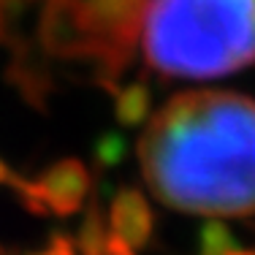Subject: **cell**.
Returning <instances> with one entry per match:
<instances>
[{
    "instance_id": "cell-1",
    "label": "cell",
    "mask_w": 255,
    "mask_h": 255,
    "mask_svg": "<svg viewBox=\"0 0 255 255\" xmlns=\"http://www.w3.org/2000/svg\"><path fill=\"white\" fill-rule=\"evenodd\" d=\"M138 166L157 201L206 217L255 212V101L228 90L171 98L147 123Z\"/></svg>"
},
{
    "instance_id": "cell-2",
    "label": "cell",
    "mask_w": 255,
    "mask_h": 255,
    "mask_svg": "<svg viewBox=\"0 0 255 255\" xmlns=\"http://www.w3.org/2000/svg\"><path fill=\"white\" fill-rule=\"evenodd\" d=\"M147 65L168 79H220L255 63V0H144Z\"/></svg>"
}]
</instances>
